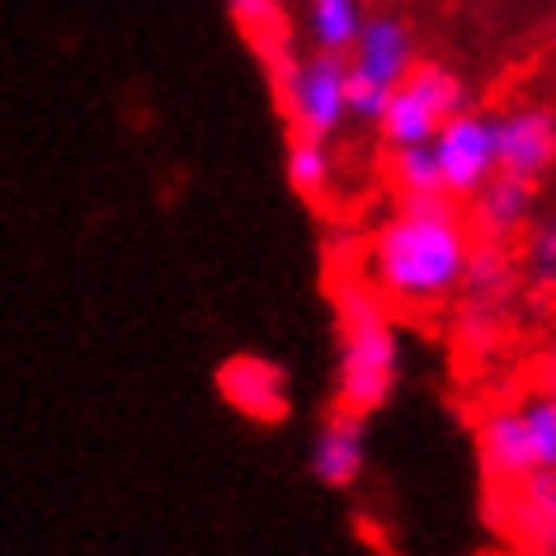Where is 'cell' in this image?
<instances>
[{
  "label": "cell",
  "mask_w": 556,
  "mask_h": 556,
  "mask_svg": "<svg viewBox=\"0 0 556 556\" xmlns=\"http://www.w3.org/2000/svg\"><path fill=\"white\" fill-rule=\"evenodd\" d=\"M471 250H477V236L453 199L443 193L439 199H401L364 245V283L387 307H448L467 274Z\"/></svg>",
  "instance_id": "obj_1"
},
{
  "label": "cell",
  "mask_w": 556,
  "mask_h": 556,
  "mask_svg": "<svg viewBox=\"0 0 556 556\" xmlns=\"http://www.w3.org/2000/svg\"><path fill=\"white\" fill-rule=\"evenodd\" d=\"M336 406L344 415L382 410L401 382V336L392 307L364 278L336 288Z\"/></svg>",
  "instance_id": "obj_2"
},
{
  "label": "cell",
  "mask_w": 556,
  "mask_h": 556,
  "mask_svg": "<svg viewBox=\"0 0 556 556\" xmlns=\"http://www.w3.org/2000/svg\"><path fill=\"white\" fill-rule=\"evenodd\" d=\"M523 278L505 245H477L467 260V274L453 293V336L467 354L485 358L505 340V330L519 312Z\"/></svg>",
  "instance_id": "obj_3"
},
{
  "label": "cell",
  "mask_w": 556,
  "mask_h": 556,
  "mask_svg": "<svg viewBox=\"0 0 556 556\" xmlns=\"http://www.w3.org/2000/svg\"><path fill=\"white\" fill-rule=\"evenodd\" d=\"M278 104L293 137H316L330 142L350 123V104H344V86H350V66L336 52H293L274 66Z\"/></svg>",
  "instance_id": "obj_4"
},
{
  "label": "cell",
  "mask_w": 556,
  "mask_h": 556,
  "mask_svg": "<svg viewBox=\"0 0 556 556\" xmlns=\"http://www.w3.org/2000/svg\"><path fill=\"white\" fill-rule=\"evenodd\" d=\"M471 109V90L467 80L443 62H415V72L406 80H396L387 90V104H382V118L372 128L382 132L387 147H425L443 123L453 114Z\"/></svg>",
  "instance_id": "obj_5"
},
{
  "label": "cell",
  "mask_w": 556,
  "mask_h": 556,
  "mask_svg": "<svg viewBox=\"0 0 556 556\" xmlns=\"http://www.w3.org/2000/svg\"><path fill=\"white\" fill-rule=\"evenodd\" d=\"M429 151H434V165H439V185H443V199H471L485 179L500 175L495 165V123L491 114L481 109H463L453 114L443 128L429 137Z\"/></svg>",
  "instance_id": "obj_6"
},
{
  "label": "cell",
  "mask_w": 556,
  "mask_h": 556,
  "mask_svg": "<svg viewBox=\"0 0 556 556\" xmlns=\"http://www.w3.org/2000/svg\"><path fill=\"white\" fill-rule=\"evenodd\" d=\"M491 519L519 556H556V471H528L491 491Z\"/></svg>",
  "instance_id": "obj_7"
},
{
  "label": "cell",
  "mask_w": 556,
  "mask_h": 556,
  "mask_svg": "<svg viewBox=\"0 0 556 556\" xmlns=\"http://www.w3.org/2000/svg\"><path fill=\"white\" fill-rule=\"evenodd\" d=\"M217 396L250 425H283L293 410L288 368L269 354H231L217 368Z\"/></svg>",
  "instance_id": "obj_8"
},
{
  "label": "cell",
  "mask_w": 556,
  "mask_h": 556,
  "mask_svg": "<svg viewBox=\"0 0 556 556\" xmlns=\"http://www.w3.org/2000/svg\"><path fill=\"white\" fill-rule=\"evenodd\" d=\"M495 123V165L523 185H538L556 170V109L547 104H509L491 114Z\"/></svg>",
  "instance_id": "obj_9"
},
{
  "label": "cell",
  "mask_w": 556,
  "mask_h": 556,
  "mask_svg": "<svg viewBox=\"0 0 556 556\" xmlns=\"http://www.w3.org/2000/svg\"><path fill=\"white\" fill-rule=\"evenodd\" d=\"M420 62V43H415V29L392 10H378V15L364 20L354 48L344 52V66L364 80H378L382 90H392L396 80H406Z\"/></svg>",
  "instance_id": "obj_10"
},
{
  "label": "cell",
  "mask_w": 556,
  "mask_h": 556,
  "mask_svg": "<svg viewBox=\"0 0 556 556\" xmlns=\"http://www.w3.org/2000/svg\"><path fill=\"white\" fill-rule=\"evenodd\" d=\"M467 227L481 245H509L528 231L538 217V185H523L514 175H491L485 185L467 199Z\"/></svg>",
  "instance_id": "obj_11"
},
{
  "label": "cell",
  "mask_w": 556,
  "mask_h": 556,
  "mask_svg": "<svg viewBox=\"0 0 556 556\" xmlns=\"http://www.w3.org/2000/svg\"><path fill=\"white\" fill-rule=\"evenodd\" d=\"M312 477L330 485V491H350V485L364 481L368 471V429L364 415H330V420L316 429L312 453H307Z\"/></svg>",
  "instance_id": "obj_12"
},
{
  "label": "cell",
  "mask_w": 556,
  "mask_h": 556,
  "mask_svg": "<svg viewBox=\"0 0 556 556\" xmlns=\"http://www.w3.org/2000/svg\"><path fill=\"white\" fill-rule=\"evenodd\" d=\"M477 463H481V477L491 481V491L500 485H514L523 481L533 467V448H528V434H523V420H519V406H491L477 420Z\"/></svg>",
  "instance_id": "obj_13"
},
{
  "label": "cell",
  "mask_w": 556,
  "mask_h": 556,
  "mask_svg": "<svg viewBox=\"0 0 556 556\" xmlns=\"http://www.w3.org/2000/svg\"><path fill=\"white\" fill-rule=\"evenodd\" d=\"M368 10L364 0H302V38L312 52H344L354 48L358 29H364Z\"/></svg>",
  "instance_id": "obj_14"
},
{
  "label": "cell",
  "mask_w": 556,
  "mask_h": 556,
  "mask_svg": "<svg viewBox=\"0 0 556 556\" xmlns=\"http://www.w3.org/2000/svg\"><path fill=\"white\" fill-rule=\"evenodd\" d=\"M514 264H519V278L528 293H538L542 302H556V213L528 222Z\"/></svg>",
  "instance_id": "obj_15"
},
{
  "label": "cell",
  "mask_w": 556,
  "mask_h": 556,
  "mask_svg": "<svg viewBox=\"0 0 556 556\" xmlns=\"http://www.w3.org/2000/svg\"><path fill=\"white\" fill-rule=\"evenodd\" d=\"M283 170H288V185H293L298 199H326L330 189H336V151L330 142H316V137H293L288 142V156H283Z\"/></svg>",
  "instance_id": "obj_16"
},
{
  "label": "cell",
  "mask_w": 556,
  "mask_h": 556,
  "mask_svg": "<svg viewBox=\"0 0 556 556\" xmlns=\"http://www.w3.org/2000/svg\"><path fill=\"white\" fill-rule=\"evenodd\" d=\"M231 20L260 43V58L269 62V72L283 58H293L288 48V34H283V0H227Z\"/></svg>",
  "instance_id": "obj_17"
},
{
  "label": "cell",
  "mask_w": 556,
  "mask_h": 556,
  "mask_svg": "<svg viewBox=\"0 0 556 556\" xmlns=\"http://www.w3.org/2000/svg\"><path fill=\"white\" fill-rule=\"evenodd\" d=\"M514 406H519L528 448H533V467L538 471H556V396L547 392V387H538V392L514 401Z\"/></svg>",
  "instance_id": "obj_18"
},
{
  "label": "cell",
  "mask_w": 556,
  "mask_h": 556,
  "mask_svg": "<svg viewBox=\"0 0 556 556\" xmlns=\"http://www.w3.org/2000/svg\"><path fill=\"white\" fill-rule=\"evenodd\" d=\"M392 179L401 189V199H439L443 185H439V165H434V151L425 147H396L392 151Z\"/></svg>",
  "instance_id": "obj_19"
},
{
  "label": "cell",
  "mask_w": 556,
  "mask_h": 556,
  "mask_svg": "<svg viewBox=\"0 0 556 556\" xmlns=\"http://www.w3.org/2000/svg\"><path fill=\"white\" fill-rule=\"evenodd\" d=\"M344 104H350V123H378L382 118V104H387V90L378 86V80H364V76L350 72Z\"/></svg>",
  "instance_id": "obj_20"
},
{
  "label": "cell",
  "mask_w": 556,
  "mask_h": 556,
  "mask_svg": "<svg viewBox=\"0 0 556 556\" xmlns=\"http://www.w3.org/2000/svg\"><path fill=\"white\" fill-rule=\"evenodd\" d=\"M542 387L556 396V340L547 344V354H542Z\"/></svg>",
  "instance_id": "obj_21"
},
{
  "label": "cell",
  "mask_w": 556,
  "mask_h": 556,
  "mask_svg": "<svg viewBox=\"0 0 556 556\" xmlns=\"http://www.w3.org/2000/svg\"><path fill=\"white\" fill-rule=\"evenodd\" d=\"M552 29H556V24H552Z\"/></svg>",
  "instance_id": "obj_22"
}]
</instances>
